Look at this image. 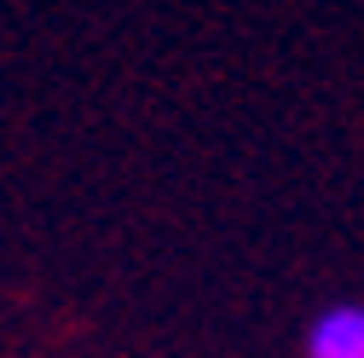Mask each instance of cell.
Here are the masks:
<instances>
[{
	"instance_id": "cell-1",
	"label": "cell",
	"mask_w": 364,
	"mask_h": 358,
	"mask_svg": "<svg viewBox=\"0 0 364 358\" xmlns=\"http://www.w3.org/2000/svg\"><path fill=\"white\" fill-rule=\"evenodd\" d=\"M306 358H364V306H330L306 330Z\"/></svg>"
}]
</instances>
